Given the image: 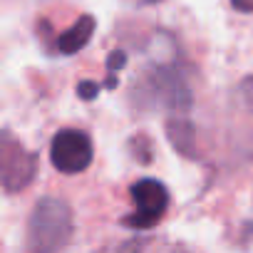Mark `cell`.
I'll return each instance as SVG.
<instances>
[{"instance_id": "6da1fadb", "label": "cell", "mask_w": 253, "mask_h": 253, "mask_svg": "<svg viewBox=\"0 0 253 253\" xmlns=\"http://www.w3.org/2000/svg\"><path fill=\"white\" fill-rule=\"evenodd\" d=\"M70 228H72L70 209L57 199H42L30 218V246L57 248L70 238Z\"/></svg>"}, {"instance_id": "7a4b0ae2", "label": "cell", "mask_w": 253, "mask_h": 253, "mask_svg": "<svg viewBox=\"0 0 253 253\" xmlns=\"http://www.w3.org/2000/svg\"><path fill=\"white\" fill-rule=\"evenodd\" d=\"M129 199H132L134 209H132L129 216H124V223L129 228H137V231L154 228L169 209V191L157 179L134 181L132 189H129Z\"/></svg>"}, {"instance_id": "3957f363", "label": "cell", "mask_w": 253, "mask_h": 253, "mask_svg": "<svg viewBox=\"0 0 253 253\" xmlns=\"http://www.w3.org/2000/svg\"><path fill=\"white\" fill-rule=\"evenodd\" d=\"M94 159V147L82 129H60L50 142V162L62 174H82Z\"/></svg>"}, {"instance_id": "277c9868", "label": "cell", "mask_w": 253, "mask_h": 253, "mask_svg": "<svg viewBox=\"0 0 253 253\" xmlns=\"http://www.w3.org/2000/svg\"><path fill=\"white\" fill-rule=\"evenodd\" d=\"M35 169H38L35 154L25 152L13 134L0 132V184L8 191H20L33 181Z\"/></svg>"}, {"instance_id": "5b68a950", "label": "cell", "mask_w": 253, "mask_h": 253, "mask_svg": "<svg viewBox=\"0 0 253 253\" xmlns=\"http://www.w3.org/2000/svg\"><path fill=\"white\" fill-rule=\"evenodd\" d=\"M92 30H94V18H92V15H80L77 23H75L70 30H65V33L60 35L57 50H60L62 55H72V52L82 50V47L87 45Z\"/></svg>"}, {"instance_id": "8992f818", "label": "cell", "mask_w": 253, "mask_h": 253, "mask_svg": "<svg viewBox=\"0 0 253 253\" xmlns=\"http://www.w3.org/2000/svg\"><path fill=\"white\" fill-rule=\"evenodd\" d=\"M238 13H253V0H228Z\"/></svg>"}]
</instances>
